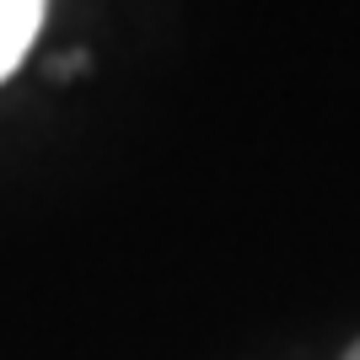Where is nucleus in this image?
<instances>
[{"mask_svg":"<svg viewBox=\"0 0 360 360\" xmlns=\"http://www.w3.org/2000/svg\"><path fill=\"white\" fill-rule=\"evenodd\" d=\"M38 16H44V0H0V81L27 54L32 32H38Z\"/></svg>","mask_w":360,"mask_h":360,"instance_id":"obj_1","label":"nucleus"}]
</instances>
